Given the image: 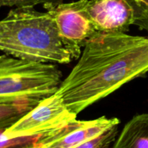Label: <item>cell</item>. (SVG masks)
Here are the masks:
<instances>
[{
  "label": "cell",
  "instance_id": "8992f818",
  "mask_svg": "<svg viewBox=\"0 0 148 148\" xmlns=\"http://www.w3.org/2000/svg\"><path fill=\"white\" fill-rule=\"evenodd\" d=\"M85 10L98 32L124 33L137 20L133 0H86Z\"/></svg>",
  "mask_w": 148,
  "mask_h": 148
},
{
  "label": "cell",
  "instance_id": "7a4b0ae2",
  "mask_svg": "<svg viewBox=\"0 0 148 148\" xmlns=\"http://www.w3.org/2000/svg\"><path fill=\"white\" fill-rule=\"evenodd\" d=\"M0 51L50 64H68L78 58L61 37L53 16L34 7H14L0 20Z\"/></svg>",
  "mask_w": 148,
  "mask_h": 148
},
{
  "label": "cell",
  "instance_id": "8fae6325",
  "mask_svg": "<svg viewBox=\"0 0 148 148\" xmlns=\"http://www.w3.org/2000/svg\"><path fill=\"white\" fill-rule=\"evenodd\" d=\"M119 124L108 128L99 135L74 148H109L118 137Z\"/></svg>",
  "mask_w": 148,
  "mask_h": 148
},
{
  "label": "cell",
  "instance_id": "30bf717a",
  "mask_svg": "<svg viewBox=\"0 0 148 148\" xmlns=\"http://www.w3.org/2000/svg\"><path fill=\"white\" fill-rule=\"evenodd\" d=\"M5 130L0 129V148H42L47 137L53 132L36 136L7 137L4 134Z\"/></svg>",
  "mask_w": 148,
  "mask_h": 148
},
{
  "label": "cell",
  "instance_id": "3957f363",
  "mask_svg": "<svg viewBox=\"0 0 148 148\" xmlns=\"http://www.w3.org/2000/svg\"><path fill=\"white\" fill-rule=\"evenodd\" d=\"M62 82V72L54 64L0 55V102L37 105L56 93Z\"/></svg>",
  "mask_w": 148,
  "mask_h": 148
},
{
  "label": "cell",
  "instance_id": "52a82bcc",
  "mask_svg": "<svg viewBox=\"0 0 148 148\" xmlns=\"http://www.w3.org/2000/svg\"><path fill=\"white\" fill-rule=\"evenodd\" d=\"M115 124L117 118L100 117L93 120H72L52 132L43 148H74L99 135Z\"/></svg>",
  "mask_w": 148,
  "mask_h": 148
},
{
  "label": "cell",
  "instance_id": "9c48e42d",
  "mask_svg": "<svg viewBox=\"0 0 148 148\" xmlns=\"http://www.w3.org/2000/svg\"><path fill=\"white\" fill-rule=\"evenodd\" d=\"M36 106L27 102H0V129L12 126Z\"/></svg>",
  "mask_w": 148,
  "mask_h": 148
},
{
  "label": "cell",
  "instance_id": "7c38bea8",
  "mask_svg": "<svg viewBox=\"0 0 148 148\" xmlns=\"http://www.w3.org/2000/svg\"><path fill=\"white\" fill-rule=\"evenodd\" d=\"M64 0H0V8L9 7H34L38 4L55 5L63 3Z\"/></svg>",
  "mask_w": 148,
  "mask_h": 148
},
{
  "label": "cell",
  "instance_id": "6da1fadb",
  "mask_svg": "<svg viewBox=\"0 0 148 148\" xmlns=\"http://www.w3.org/2000/svg\"><path fill=\"white\" fill-rule=\"evenodd\" d=\"M83 47L56 92L77 115L148 72V38L98 32Z\"/></svg>",
  "mask_w": 148,
  "mask_h": 148
},
{
  "label": "cell",
  "instance_id": "5b68a950",
  "mask_svg": "<svg viewBox=\"0 0 148 148\" xmlns=\"http://www.w3.org/2000/svg\"><path fill=\"white\" fill-rule=\"evenodd\" d=\"M85 1L43 6L54 18L62 38L78 57L81 55V47L98 33L85 10Z\"/></svg>",
  "mask_w": 148,
  "mask_h": 148
},
{
  "label": "cell",
  "instance_id": "4fadbf2b",
  "mask_svg": "<svg viewBox=\"0 0 148 148\" xmlns=\"http://www.w3.org/2000/svg\"><path fill=\"white\" fill-rule=\"evenodd\" d=\"M137 13L135 25L148 30V0H133Z\"/></svg>",
  "mask_w": 148,
  "mask_h": 148
},
{
  "label": "cell",
  "instance_id": "ba28073f",
  "mask_svg": "<svg viewBox=\"0 0 148 148\" xmlns=\"http://www.w3.org/2000/svg\"><path fill=\"white\" fill-rule=\"evenodd\" d=\"M112 148H148V113L136 115L130 120Z\"/></svg>",
  "mask_w": 148,
  "mask_h": 148
},
{
  "label": "cell",
  "instance_id": "277c9868",
  "mask_svg": "<svg viewBox=\"0 0 148 148\" xmlns=\"http://www.w3.org/2000/svg\"><path fill=\"white\" fill-rule=\"evenodd\" d=\"M77 119L56 93L42 100L4 134L7 137L36 136L61 128Z\"/></svg>",
  "mask_w": 148,
  "mask_h": 148
}]
</instances>
